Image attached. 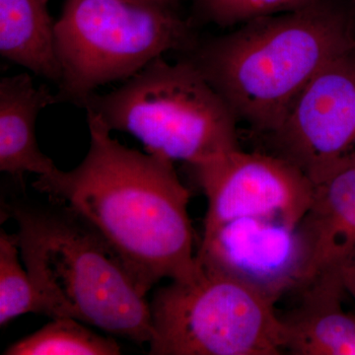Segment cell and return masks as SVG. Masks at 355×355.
<instances>
[{
    "instance_id": "cell-15",
    "label": "cell",
    "mask_w": 355,
    "mask_h": 355,
    "mask_svg": "<svg viewBox=\"0 0 355 355\" xmlns=\"http://www.w3.org/2000/svg\"><path fill=\"white\" fill-rule=\"evenodd\" d=\"M16 234L0 233V326L21 315L42 314L53 319L50 305L42 297L19 260Z\"/></svg>"
},
{
    "instance_id": "cell-8",
    "label": "cell",
    "mask_w": 355,
    "mask_h": 355,
    "mask_svg": "<svg viewBox=\"0 0 355 355\" xmlns=\"http://www.w3.org/2000/svg\"><path fill=\"white\" fill-rule=\"evenodd\" d=\"M273 154L317 183L355 153V50L324 65L268 135Z\"/></svg>"
},
{
    "instance_id": "cell-19",
    "label": "cell",
    "mask_w": 355,
    "mask_h": 355,
    "mask_svg": "<svg viewBox=\"0 0 355 355\" xmlns=\"http://www.w3.org/2000/svg\"><path fill=\"white\" fill-rule=\"evenodd\" d=\"M352 1V7H354V10L355 12V0H350ZM354 50H355V46H354Z\"/></svg>"
},
{
    "instance_id": "cell-2",
    "label": "cell",
    "mask_w": 355,
    "mask_h": 355,
    "mask_svg": "<svg viewBox=\"0 0 355 355\" xmlns=\"http://www.w3.org/2000/svg\"><path fill=\"white\" fill-rule=\"evenodd\" d=\"M350 0H315L288 12L261 16L189 53L237 121L275 132L306 84L334 58L354 50Z\"/></svg>"
},
{
    "instance_id": "cell-18",
    "label": "cell",
    "mask_w": 355,
    "mask_h": 355,
    "mask_svg": "<svg viewBox=\"0 0 355 355\" xmlns=\"http://www.w3.org/2000/svg\"><path fill=\"white\" fill-rule=\"evenodd\" d=\"M139 3L148 4V6L166 7V8L177 9L179 10L181 0H132Z\"/></svg>"
},
{
    "instance_id": "cell-7",
    "label": "cell",
    "mask_w": 355,
    "mask_h": 355,
    "mask_svg": "<svg viewBox=\"0 0 355 355\" xmlns=\"http://www.w3.org/2000/svg\"><path fill=\"white\" fill-rule=\"evenodd\" d=\"M187 166L207 200L203 234L244 217H266L299 225L312 202L313 182L277 154L238 148Z\"/></svg>"
},
{
    "instance_id": "cell-13",
    "label": "cell",
    "mask_w": 355,
    "mask_h": 355,
    "mask_svg": "<svg viewBox=\"0 0 355 355\" xmlns=\"http://www.w3.org/2000/svg\"><path fill=\"white\" fill-rule=\"evenodd\" d=\"M49 0H0V55L58 85L55 21Z\"/></svg>"
},
{
    "instance_id": "cell-3",
    "label": "cell",
    "mask_w": 355,
    "mask_h": 355,
    "mask_svg": "<svg viewBox=\"0 0 355 355\" xmlns=\"http://www.w3.org/2000/svg\"><path fill=\"white\" fill-rule=\"evenodd\" d=\"M21 258L53 318L70 317L139 345L153 338L150 303L92 225L64 203L14 200Z\"/></svg>"
},
{
    "instance_id": "cell-9",
    "label": "cell",
    "mask_w": 355,
    "mask_h": 355,
    "mask_svg": "<svg viewBox=\"0 0 355 355\" xmlns=\"http://www.w3.org/2000/svg\"><path fill=\"white\" fill-rule=\"evenodd\" d=\"M198 265L226 275L277 303L300 289L308 268V249L299 225L266 217L226 222L203 234Z\"/></svg>"
},
{
    "instance_id": "cell-4",
    "label": "cell",
    "mask_w": 355,
    "mask_h": 355,
    "mask_svg": "<svg viewBox=\"0 0 355 355\" xmlns=\"http://www.w3.org/2000/svg\"><path fill=\"white\" fill-rule=\"evenodd\" d=\"M81 108L172 162L198 164L239 148L237 119L188 58H155L116 90L89 96Z\"/></svg>"
},
{
    "instance_id": "cell-6",
    "label": "cell",
    "mask_w": 355,
    "mask_h": 355,
    "mask_svg": "<svg viewBox=\"0 0 355 355\" xmlns=\"http://www.w3.org/2000/svg\"><path fill=\"white\" fill-rule=\"evenodd\" d=\"M275 304L238 280L200 268L193 282H172L153 294L149 354H280L286 327Z\"/></svg>"
},
{
    "instance_id": "cell-1",
    "label": "cell",
    "mask_w": 355,
    "mask_h": 355,
    "mask_svg": "<svg viewBox=\"0 0 355 355\" xmlns=\"http://www.w3.org/2000/svg\"><path fill=\"white\" fill-rule=\"evenodd\" d=\"M86 116L90 147L83 162L71 171L39 176L33 187L92 225L146 295L163 279L193 282L200 266L190 191L174 162L123 146L99 116Z\"/></svg>"
},
{
    "instance_id": "cell-12",
    "label": "cell",
    "mask_w": 355,
    "mask_h": 355,
    "mask_svg": "<svg viewBox=\"0 0 355 355\" xmlns=\"http://www.w3.org/2000/svg\"><path fill=\"white\" fill-rule=\"evenodd\" d=\"M340 272L311 282L302 302L287 320L286 349L297 355H355V316L342 307Z\"/></svg>"
},
{
    "instance_id": "cell-5",
    "label": "cell",
    "mask_w": 355,
    "mask_h": 355,
    "mask_svg": "<svg viewBox=\"0 0 355 355\" xmlns=\"http://www.w3.org/2000/svg\"><path fill=\"white\" fill-rule=\"evenodd\" d=\"M193 23L177 9L132 0H64L55 21L58 103L83 107L98 88L125 81L168 51L190 53Z\"/></svg>"
},
{
    "instance_id": "cell-11",
    "label": "cell",
    "mask_w": 355,
    "mask_h": 355,
    "mask_svg": "<svg viewBox=\"0 0 355 355\" xmlns=\"http://www.w3.org/2000/svg\"><path fill=\"white\" fill-rule=\"evenodd\" d=\"M53 104L55 94L44 84L36 87L30 74L0 80V171L22 186L26 173L43 176L58 169L42 153L36 135L40 112Z\"/></svg>"
},
{
    "instance_id": "cell-17",
    "label": "cell",
    "mask_w": 355,
    "mask_h": 355,
    "mask_svg": "<svg viewBox=\"0 0 355 355\" xmlns=\"http://www.w3.org/2000/svg\"><path fill=\"white\" fill-rule=\"evenodd\" d=\"M340 277H342L345 291L349 292L355 300V268L347 263L340 268Z\"/></svg>"
},
{
    "instance_id": "cell-10",
    "label": "cell",
    "mask_w": 355,
    "mask_h": 355,
    "mask_svg": "<svg viewBox=\"0 0 355 355\" xmlns=\"http://www.w3.org/2000/svg\"><path fill=\"white\" fill-rule=\"evenodd\" d=\"M308 249L304 288L340 272L355 257V153L314 184L310 209L299 224Z\"/></svg>"
},
{
    "instance_id": "cell-14",
    "label": "cell",
    "mask_w": 355,
    "mask_h": 355,
    "mask_svg": "<svg viewBox=\"0 0 355 355\" xmlns=\"http://www.w3.org/2000/svg\"><path fill=\"white\" fill-rule=\"evenodd\" d=\"M36 333L21 338L6 355H118L121 347L112 336L98 335L70 317L55 318Z\"/></svg>"
},
{
    "instance_id": "cell-16",
    "label": "cell",
    "mask_w": 355,
    "mask_h": 355,
    "mask_svg": "<svg viewBox=\"0 0 355 355\" xmlns=\"http://www.w3.org/2000/svg\"><path fill=\"white\" fill-rule=\"evenodd\" d=\"M200 21L219 27L241 25L247 21L296 10L315 0H191Z\"/></svg>"
}]
</instances>
